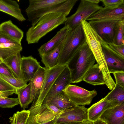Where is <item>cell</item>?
Listing matches in <instances>:
<instances>
[{
    "instance_id": "cell-24",
    "label": "cell",
    "mask_w": 124,
    "mask_h": 124,
    "mask_svg": "<svg viewBox=\"0 0 124 124\" xmlns=\"http://www.w3.org/2000/svg\"><path fill=\"white\" fill-rule=\"evenodd\" d=\"M111 90L104 98L112 108L124 103V87L116 84Z\"/></svg>"
},
{
    "instance_id": "cell-27",
    "label": "cell",
    "mask_w": 124,
    "mask_h": 124,
    "mask_svg": "<svg viewBox=\"0 0 124 124\" xmlns=\"http://www.w3.org/2000/svg\"><path fill=\"white\" fill-rule=\"evenodd\" d=\"M23 47L21 45L6 47L4 44H0V63L9 57L21 52Z\"/></svg>"
},
{
    "instance_id": "cell-19",
    "label": "cell",
    "mask_w": 124,
    "mask_h": 124,
    "mask_svg": "<svg viewBox=\"0 0 124 124\" xmlns=\"http://www.w3.org/2000/svg\"><path fill=\"white\" fill-rule=\"evenodd\" d=\"M46 69L45 67L41 66L31 80L30 81L31 82V102L33 101L32 102H34L35 101L39 96Z\"/></svg>"
},
{
    "instance_id": "cell-17",
    "label": "cell",
    "mask_w": 124,
    "mask_h": 124,
    "mask_svg": "<svg viewBox=\"0 0 124 124\" xmlns=\"http://www.w3.org/2000/svg\"><path fill=\"white\" fill-rule=\"evenodd\" d=\"M0 32L10 39L21 44L23 32L10 20L0 24Z\"/></svg>"
},
{
    "instance_id": "cell-36",
    "label": "cell",
    "mask_w": 124,
    "mask_h": 124,
    "mask_svg": "<svg viewBox=\"0 0 124 124\" xmlns=\"http://www.w3.org/2000/svg\"><path fill=\"white\" fill-rule=\"evenodd\" d=\"M108 44L110 47L113 51L124 57V44L117 45L113 43H110Z\"/></svg>"
},
{
    "instance_id": "cell-34",
    "label": "cell",
    "mask_w": 124,
    "mask_h": 124,
    "mask_svg": "<svg viewBox=\"0 0 124 124\" xmlns=\"http://www.w3.org/2000/svg\"><path fill=\"white\" fill-rule=\"evenodd\" d=\"M113 74L115 79V84L124 87V71L117 72Z\"/></svg>"
},
{
    "instance_id": "cell-3",
    "label": "cell",
    "mask_w": 124,
    "mask_h": 124,
    "mask_svg": "<svg viewBox=\"0 0 124 124\" xmlns=\"http://www.w3.org/2000/svg\"><path fill=\"white\" fill-rule=\"evenodd\" d=\"M95 61L93 53L85 42L66 64L70 72L71 83L83 81L86 73Z\"/></svg>"
},
{
    "instance_id": "cell-23",
    "label": "cell",
    "mask_w": 124,
    "mask_h": 124,
    "mask_svg": "<svg viewBox=\"0 0 124 124\" xmlns=\"http://www.w3.org/2000/svg\"><path fill=\"white\" fill-rule=\"evenodd\" d=\"M65 38L55 48L41 57V61L46 69H51L57 65Z\"/></svg>"
},
{
    "instance_id": "cell-28",
    "label": "cell",
    "mask_w": 124,
    "mask_h": 124,
    "mask_svg": "<svg viewBox=\"0 0 124 124\" xmlns=\"http://www.w3.org/2000/svg\"><path fill=\"white\" fill-rule=\"evenodd\" d=\"M112 43L117 45L124 44V20L120 21L117 23Z\"/></svg>"
},
{
    "instance_id": "cell-45",
    "label": "cell",
    "mask_w": 124,
    "mask_h": 124,
    "mask_svg": "<svg viewBox=\"0 0 124 124\" xmlns=\"http://www.w3.org/2000/svg\"><path fill=\"white\" fill-rule=\"evenodd\" d=\"M82 124H93V122L88 119L82 122Z\"/></svg>"
},
{
    "instance_id": "cell-29",
    "label": "cell",
    "mask_w": 124,
    "mask_h": 124,
    "mask_svg": "<svg viewBox=\"0 0 124 124\" xmlns=\"http://www.w3.org/2000/svg\"><path fill=\"white\" fill-rule=\"evenodd\" d=\"M0 77L14 87L16 90L26 85L28 82L26 81L7 76L0 73Z\"/></svg>"
},
{
    "instance_id": "cell-2",
    "label": "cell",
    "mask_w": 124,
    "mask_h": 124,
    "mask_svg": "<svg viewBox=\"0 0 124 124\" xmlns=\"http://www.w3.org/2000/svg\"><path fill=\"white\" fill-rule=\"evenodd\" d=\"M86 42L93 53L103 76L105 84L109 89L114 87L115 83L109 72L102 51L101 39L90 26L89 22H81Z\"/></svg>"
},
{
    "instance_id": "cell-15",
    "label": "cell",
    "mask_w": 124,
    "mask_h": 124,
    "mask_svg": "<svg viewBox=\"0 0 124 124\" xmlns=\"http://www.w3.org/2000/svg\"><path fill=\"white\" fill-rule=\"evenodd\" d=\"M71 29L69 26L65 25L50 40L42 45L38 49L40 57L55 48L66 37Z\"/></svg>"
},
{
    "instance_id": "cell-37",
    "label": "cell",
    "mask_w": 124,
    "mask_h": 124,
    "mask_svg": "<svg viewBox=\"0 0 124 124\" xmlns=\"http://www.w3.org/2000/svg\"><path fill=\"white\" fill-rule=\"evenodd\" d=\"M6 43H14L21 45V44L19 43L10 39L0 32V44Z\"/></svg>"
},
{
    "instance_id": "cell-12",
    "label": "cell",
    "mask_w": 124,
    "mask_h": 124,
    "mask_svg": "<svg viewBox=\"0 0 124 124\" xmlns=\"http://www.w3.org/2000/svg\"><path fill=\"white\" fill-rule=\"evenodd\" d=\"M71 83V74L67 67L56 79L41 104L46 105L56 95Z\"/></svg>"
},
{
    "instance_id": "cell-4",
    "label": "cell",
    "mask_w": 124,
    "mask_h": 124,
    "mask_svg": "<svg viewBox=\"0 0 124 124\" xmlns=\"http://www.w3.org/2000/svg\"><path fill=\"white\" fill-rule=\"evenodd\" d=\"M66 16L64 14L53 13L42 17L34 26L29 28L26 33V40L29 44L37 43L47 33L64 24Z\"/></svg>"
},
{
    "instance_id": "cell-42",
    "label": "cell",
    "mask_w": 124,
    "mask_h": 124,
    "mask_svg": "<svg viewBox=\"0 0 124 124\" xmlns=\"http://www.w3.org/2000/svg\"><path fill=\"white\" fill-rule=\"evenodd\" d=\"M93 124H107L105 122L99 119L93 122Z\"/></svg>"
},
{
    "instance_id": "cell-18",
    "label": "cell",
    "mask_w": 124,
    "mask_h": 124,
    "mask_svg": "<svg viewBox=\"0 0 124 124\" xmlns=\"http://www.w3.org/2000/svg\"><path fill=\"white\" fill-rule=\"evenodd\" d=\"M0 11L8 14L20 21L26 20L17 2L12 0H0Z\"/></svg>"
},
{
    "instance_id": "cell-40",
    "label": "cell",
    "mask_w": 124,
    "mask_h": 124,
    "mask_svg": "<svg viewBox=\"0 0 124 124\" xmlns=\"http://www.w3.org/2000/svg\"><path fill=\"white\" fill-rule=\"evenodd\" d=\"M56 124H82L81 122H65L59 123Z\"/></svg>"
},
{
    "instance_id": "cell-25",
    "label": "cell",
    "mask_w": 124,
    "mask_h": 124,
    "mask_svg": "<svg viewBox=\"0 0 124 124\" xmlns=\"http://www.w3.org/2000/svg\"><path fill=\"white\" fill-rule=\"evenodd\" d=\"M48 102L55 106L62 112L76 106L63 91L56 95Z\"/></svg>"
},
{
    "instance_id": "cell-5",
    "label": "cell",
    "mask_w": 124,
    "mask_h": 124,
    "mask_svg": "<svg viewBox=\"0 0 124 124\" xmlns=\"http://www.w3.org/2000/svg\"><path fill=\"white\" fill-rule=\"evenodd\" d=\"M85 42L81 24L71 29L65 38L57 65H66Z\"/></svg>"
},
{
    "instance_id": "cell-44",
    "label": "cell",
    "mask_w": 124,
    "mask_h": 124,
    "mask_svg": "<svg viewBox=\"0 0 124 124\" xmlns=\"http://www.w3.org/2000/svg\"><path fill=\"white\" fill-rule=\"evenodd\" d=\"M10 120V122L11 124H14V116L13 115L12 117H10L9 118Z\"/></svg>"
},
{
    "instance_id": "cell-33",
    "label": "cell",
    "mask_w": 124,
    "mask_h": 124,
    "mask_svg": "<svg viewBox=\"0 0 124 124\" xmlns=\"http://www.w3.org/2000/svg\"><path fill=\"white\" fill-rule=\"evenodd\" d=\"M0 73L7 76L15 78L11 69L3 62L0 63Z\"/></svg>"
},
{
    "instance_id": "cell-26",
    "label": "cell",
    "mask_w": 124,
    "mask_h": 124,
    "mask_svg": "<svg viewBox=\"0 0 124 124\" xmlns=\"http://www.w3.org/2000/svg\"><path fill=\"white\" fill-rule=\"evenodd\" d=\"M31 82L16 91L19 104L24 109L31 102Z\"/></svg>"
},
{
    "instance_id": "cell-7",
    "label": "cell",
    "mask_w": 124,
    "mask_h": 124,
    "mask_svg": "<svg viewBox=\"0 0 124 124\" xmlns=\"http://www.w3.org/2000/svg\"><path fill=\"white\" fill-rule=\"evenodd\" d=\"M70 101L76 106L90 104L97 94L95 90L88 91L76 85L70 84L63 91Z\"/></svg>"
},
{
    "instance_id": "cell-6",
    "label": "cell",
    "mask_w": 124,
    "mask_h": 124,
    "mask_svg": "<svg viewBox=\"0 0 124 124\" xmlns=\"http://www.w3.org/2000/svg\"><path fill=\"white\" fill-rule=\"evenodd\" d=\"M103 7L98 4H94L86 0H81L75 12L66 17L64 24L72 29L81 24L82 20L86 19Z\"/></svg>"
},
{
    "instance_id": "cell-13",
    "label": "cell",
    "mask_w": 124,
    "mask_h": 124,
    "mask_svg": "<svg viewBox=\"0 0 124 124\" xmlns=\"http://www.w3.org/2000/svg\"><path fill=\"white\" fill-rule=\"evenodd\" d=\"M124 20V4L115 8H103L92 15L86 21Z\"/></svg>"
},
{
    "instance_id": "cell-14",
    "label": "cell",
    "mask_w": 124,
    "mask_h": 124,
    "mask_svg": "<svg viewBox=\"0 0 124 124\" xmlns=\"http://www.w3.org/2000/svg\"><path fill=\"white\" fill-rule=\"evenodd\" d=\"M99 119L107 124H124V103L107 109Z\"/></svg>"
},
{
    "instance_id": "cell-41",
    "label": "cell",
    "mask_w": 124,
    "mask_h": 124,
    "mask_svg": "<svg viewBox=\"0 0 124 124\" xmlns=\"http://www.w3.org/2000/svg\"><path fill=\"white\" fill-rule=\"evenodd\" d=\"M57 116L53 120L48 122L41 124H56Z\"/></svg>"
},
{
    "instance_id": "cell-10",
    "label": "cell",
    "mask_w": 124,
    "mask_h": 124,
    "mask_svg": "<svg viewBox=\"0 0 124 124\" xmlns=\"http://www.w3.org/2000/svg\"><path fill=\"white\" fill-rule=\"evenodd\" d=\"M102 51L110 73L124 71V57L118 54L101 39Z\"/></svg>"
},
{
    "instance_id": "cell-21",
    "label": "cell",
    "mask_w": 124,
    "mask_h": 124,
    "mask_svg": "<svg viewBox=\"0 0 124 124\" xmlns=\"http://www.w3.org/2000/svg\"><path fill=\"white\" fill-rule=\"evenodd\" d=\"M20 53L19 52L9 57L3 62L9 68L15 78L26 81L22 69L21 57Z\"/></svg>"
},
{
    "instance_id": "cell-8",
    "label": "cell",
    "mask_w": 124,
    "mask_h": 124,
    "mask_svg": "<svg viewBox=\"0 0 124 124\" xmlns=\"http://www.w3.org/2000/svg\"><path fill=\"white\" fill-rule=\"evenodd\" d=\"M120 21L100 20L90 21L89 23L98 36L108 44L113 43L115 28Z\"/></svg>"
},
{
    "instance_id": "cell-39",
    "label": "cell",
    "mask_w": 124,
    "mask_h": 124,
    "mask_svg": "<svg viewBox=\"0 0 124 124\" xmlns=\"http://www.w3.org/2000/svg\"><path fill=\"white\" fill-rule=\"evenodd\" d=\"M16 91H10L6 92H0V94H5L8 95H11L14 93L16 94Z\"/></svg>"
},
{
    "instance_id": "cell-43",
    "label": "cell",
    "mask_w": 124,
    "mask_h": 124,
    "mask_svg": "<svg viewBox=\"0 0 124 124\" xmlns=\"http://www.w3.org/2000/svg\"><path fill=\"white\" fill-rule=\"evenodd\" d=\"M87 1L92 4H98L100 1V0H86Z\"/></svg>"
},
{
    "instance_id": "cell-38",
    "label": "cell",
    "mask_w": 124,
    "mask_h": 124,
    "mask_svg": "<svg viewBox=\"0 0 124 124\" xmlns=\"http://www.w3.org/2000/svg\"><path fill=\"white\" fill-rule=\"evenodd\" d=\"M47 106L51 111L57 116L63 112L55 106L49 102L47 104Z\"/></svg>"
},
{
    "instance_id": "cell-11",
    "label": "cell",
    "mask_w": 124,
    "mask_h": 124,
    "mask_svg": "<svg viewBox=\"0 0 124 124\" xmlns=\"http://www.w3.org/2000/svg\"><path fill=\"white\" fill-rule=\"evenodd\" d=\"M87 109L83 105L70 108L57 116L56 124L65 122H83L88 119Z\"/></svg>"
},
{
    "instance_id": "cell-47",
    "label": "cell",
    "mask_w": 124,
    "mask_h": 124,
    "mask_svg": "<svg viewBox=\"0 0 124 124\" xmlns=\"http://www.w3.org/2000/svg\"><path fill=\"white\" fill-rule=\"evenodd\" d=\"M8 44H9V43H8Z\"/></svg>"
},
{
    "instance_id": "cell-22",
    "label": "cell",
    "mask_w": 124,
    "mask_h": 124,
    "mask_svg": "<svg viewBox=\"0 0 124 124\" xmlns=\"http://www.w3.org/2000/svg\"><path fill=\"white\" fill-rule=\"evenodd\" d=\"M83 81L94 85L105 84L103 76L97 63L94 64L88 70Z\"/></svg>"
},
{
    "instance_id": "cell-20",
    "label": "cell",
    "mask_w": 124,
    "mask_h": 124,
    "mask_svg": "<svg viewBox=\"0 0 124 124\" xmlns=\"http://www.w3.org/2000/svg\"><path fill=\"white\" fill-rule=\"evenodd\" d=\"M111 108L109 102L104 97L102 98L88 108V119L93 122L95 121L106 110Z\"/></svg>"
},
{
    "instance_id": "cell-1",
    "label": "cell",
    "mask_w": 124,
    "mask_h": 124,
    "mask_svg": "<svg viewBox=\"0 0 124 124\" xmlns=\"http://www.w3.org/2000/svg\"><path fill=\"white\" fill-rule=\"evenodd\" d=\"M78 0H29L25 11L28 20L34 26L44 16L51 13L63 14L67 16Z\"/></svg>"
},
{
    "instance_id": "cell-31",
    "label": "cell",
    "mask_w": 124,
    "mask_h": 124,
    "mask_svg": "<svg viewBox=\"0 0 124 124\" xmlns=\"http://www.w3.org/2000/svg\"><path fill=\"white\" fill-rule=\"evenodd\" d=\"M19 104L17 98H0V107L2 108H12Z\"/></svg>"
},
{
    "instance_id": "cell-32",
    "label": "cell",
    "mask_w": 124,
    "mask_h": 124,
    "mask_svg": "<svg viewBox=\"0 0 124 124\" xmlns=\"http://www.w3.org/2000/svg\"><path fill=\"white\" fill-rule=\"evenodd\" d=\"M103 3L105 8H117L124 4V0H100Z\"/></svg>"
},
{
    "instance_id": "cell-46",
    "label": "cell",
    "mask_w": 124,
    "mask_h": 124,
    "mask_svg": "<svg viewBox=\"0 0 124 124\" xmlns=\"http://www.w3.org/2000/svg\"><path fill=\"white\" fill-rule=\"evenodd\" d=\"M8 96L7 95L0 94V98H6L8 97Z\"/></svg>"
},
{
    "instance_id": "cell-16",
    "label": "cell",
    "mask_w": 124,
    "mask_h": 124,
    "mask_svg": "<svg viewBox=\"0 0 124 124\" xmlns=\"http://www.w3.org/2000/svg\"><path fill=\"white\" fill-rule=\"evenodd\" d=\"M22 67L23 72L26 80H31L39 68L40 62L32 56H23L21 57Z\"/></svg>"
},
{
    "instance_id": "cell-35",
    "label": "cell",
    "mask_w": 124,
    "mask_h": 124,
    "mask_svg": "<svg viewBox=\"0 0 124 124\" xmlns=\"http://www.w3.org/2000/svg\"><path fill=\"white\" fill-rule=\"evenodd\" d=\"M16 90L14 87L0 77V91L4 92Z\"/></svg>"
},
{
    "instance_id": "cell-9",
    "label": "cell",
    "mask_w": 124,
    "mask_h": 124,
    "mask_svg": "<svg viewBox=\"0 0 124 124\" xmlns=\"http://www.w3.org/2000/svg\"><path fill=\"white\" fill-rule=\"evenodd\" d=\"M67 67V65H57L51 69H46L39 96L36 101L32 102L31 105L37 106L41 104L56 79Z\"/></svg>"
},
{
    "instance_id": "cell-30",
    "label": "cell",
    "mask_w": 124,
    "mask_h": 124,
    "mask_svg": "<svg viewBox=\"0 0 124 124\" xmlns=\"http://www.w3.org/2000/svg\"><path fill=\"white\" fill-rule=\"evenodd\" d=\"M30 114V112L28 110L24 109L14 113V124H26Z\"/></svg>"
}]
</instances>
